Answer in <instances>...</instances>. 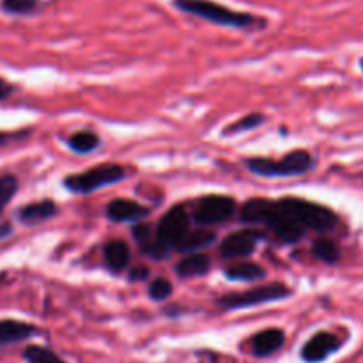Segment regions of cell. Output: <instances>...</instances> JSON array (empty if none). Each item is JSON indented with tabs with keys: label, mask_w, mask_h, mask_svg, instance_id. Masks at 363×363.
Segmentation results:
<instances>
[{
	"label": "cell",
	"mask_w": 363,
	"mask_h": 363,
	"mask_svg": "<svg viewBox=\"0 0 363 363\" xmlns=\"http://www.w3.org/2000/svg\"><path fill=\"white\" fill-rule=\"evenodd\" d=\"M314 156L305 149H296L284 156L282 160L269 158H252L247 160V167L250 172L262 177H291L303 176L314 169Z\"/></svg>",
	"instance_id": "3957f363"
},
{
	"label": "cell",
	"mask_w": 363,
	"mask_h": 363,
	"mask_svg": "<svg viewBox=\"0 0 363 363\" xmlns=\"http://www.w3.org/2000/svg\"><path fill=\"white\" fill-rule=\"evenodd\" d=\"M18 190V179L11 174L0 177V215H2L4 208L11 202V199L14 197Z\"/></svg>",
	"instance_id": "d4e9b609"
},
{
	"label": "cell",
	"mask_w": 363,
	"mask_h": 363,
	"mask_svg": "<svg viewBox=\"0 0 363 363\" xmlns=\"http://www.w3.org/2000/svg\"><path fill=\"white\" fill-rule=\"evenodd\" d=\"M342 339L330 332H318L303 344L300 351L301 360L305 363H323L342 347Z\"/></svg>",
	"instance_id": "ba28073f"
},
{
	"label": "cell",
	"mask_w": 363,
	"mask_h": 363,
	"mask_svg": "<svg viewBox=\"0 0 363 363\" xmlns=\"http://www.w3.org/2000/svg\"><path fill=\"white\" fill-rule=\"evenodd\" d=\"M262 123H264V116H261V113H248V116H245L243 119H240L238 123L230 124V126L223 131V135L229 137V135L245 133V131L255 130V128L261 126Z\"/></svg>",
	"instance_id": "603a6c76"
},
{
	"label": "cell",
	"mask_w": 363,
	"mask_h": 363,
	"mask_svg": "<svg viewBox=\"0 0 363 363\" xmlns=\"http://www.w3.org/2000/svg\"><path fill=\"white\" fill-rule=\"evenodd\" d=\"M190 230V216L184 211V208H172L167 215L162 216L156 229V240L167 250L177 248L186 233Z\"/></svg>",
	"instance_id": "52a82bcc"
},
{
	"label": "cell",
	"mask_w": 363,
	"mask_h": 363,
	"mask_svg": "<svg viewBox=\"0 0 363 363\" xmlns=\"http://www.w3.org/2000/svg\"><path fill=\"white\" fill-rule=\"evenodd\" d=\"M39 7V0H2V9L9 14H25L35 13Z\"/></svg>",
	"instance_id": "cb8c5ba5"
},
{
	"label": "cell",
	"mask_w": 363,
	"mask_h": 363,
	"mask_svg": "<svg viewBox=\"0 0 363 363\" xmlns=\"http://www.w3.org/2000/svg\"><path fill=\"white\" fill-rule=\"evenodd\" d=\"M124 176H126L124 167L116 165V163H103V165L85 170V172L67 176L64 179V186L73 194H91L99 188L119 183Z\"/></svg>",
	"instance_id": "277c9868"
},
{
	"label": "cell",
	"mask_w": 363,
	"mask_h": 363,
	"mask_svg": "<svg viewBox=\"0 0 363 363\" xmlns=\"http://www.w3.org/2000/svg\"><path fill=\"white\" fill-rule=\"evenodd\" d=\"M291 296V289L280 282L266 284V286L254 287L245 293H234L227 294V296L220 298L218 305L225 311H233V308H245V307H254V305L261 303H272V301L286 300Z\"/></svg>",
	"instance_id": "5b68a950"
},
{
	"label": "cell",
	"mask_w": 363,
	"mask_h": 363,
	"mask_svg": "<svg viewBox=\"0 0 363 363\" xmlns=\"http://www.w3.org/2000/svg\"><path fill=\"white\" fill-rule=\"evenodd\" d=\"M360 67H362V71H363V59H360Z\"/></svg>",
	"instance_id": "f546056e"
},
{
	"label": "cell",
	"mask_w": 363,
	"mask_h": 363,
	"mask_svg": "<svg viewBox=\"0 0 363 363\" xmlns=\"http://www.w3.org/2000/svg\"><path fill=\"white\" fill-rule=\"evenodd\" d=\"M236 201L227 195H206L195 204L194 220L199 225H216L236 215Z\"/></svg>",
	"instance_id": "8992f818"
},
{
	"label": "cell",
	"mask_w": 363,
	"mask_h": 363,
	"mask_svg": "<svg viewBox=\"0 0 363 363\" xmlns=\"http://www.w3.org/2000/svg\"><path fill=\"white\" fill-rule=\"evenodd\" d=\"M227 279L230 280H241V282H255L266 277L264 268L257 264V262H238V264L229 266L225 269Z\"/></svg>",
	"instance_id": "d6986e66"
},
{
	"label": "cell",
	"mask_w": 363,
	"mask_h": 363,
	"mask_svg": "<svg viewBox=\"0 0 363 363\" xmlns=\"http://www.w3.org/2000/svg\"><path fill=\"white\" fill-rule=\"evenodd\" d=\"M312 252L325 264H337L340 261L339 247L332 240H328V238H319V240H315Z\"/></svg>",
	"instance_id": "44dd1931"
},
{
	"label": "cell",
	"mask_w": 363,
	"mask_h": 363,
	"mask_svg": "<svg viewBox=\"0 0 363 363\" xmlns=\"http://www.w3.org/2000/svg\"><path fill=\"white\" fill-rule=\"evenodd\" d=\"M67 145H69L71 151L78 152V155H89L99 147V137L92 131H78L73 137H69Z\"/></svg>",
	"instance_id": "ffe728a7"
},
{
	"label": "cell",
	"mask_w": 363,
	"mask_h": 363,
	"mask_svg": "<svg viewBox=\"0 0 363 363\" xmlns=\"http://www.w3.org/2000/svg\"><path fill=\"white\" fill-rule=\"evenodd\" d=\"M133 236L137 240V243H140V247L147 245L155 238L152 236V229L147 223H137V225H133Z\"/></svg>",
	"instance_id": "4316f807"
},
{
	"label": "cell",
	"mask_w": 363,
	"mask_h": 363,
	"mask_svg": "<svg viewBox=\"0 0 363 363\" xmlns=\"http://www.w3.org/2000/svg\"><path fill=\"white\" fill-rule=\"evenodd\" d=\"M172 293H174L172 282H170L169 279H163V277L155 279L151 282V286H149V296L156 301L167 300Z\"/></svg>",
	"instance_id": "484cf974"
},
{
	"label": "cell",
	"mask_w": 363,
	"mask_h": 363,
	"mask_svg": "<svg viewBox=\"0 0 363 363\" xmlns=\"http://www.w3.org/2000/svg\"><path fill=\"white\" fill-rule=\"evenodd\" d=\"M277 204L282 211L293 216L305 230H315V233L325 234L332 233L339 225V216L326 206L298 197H286Z\"/></svg>",
	"instance_id": "7a4b0ae2"
},
{
	"label": "cell",
	"mask_w": 363,
	"mask_h": 363,
	"mask_svg": "<svg viewBox=\"0 0 363 363\" xmlns=\"http://www.w3.org/2000/svg\"><path fill=\"white\" fill-rule=\"evenodd\" d=\"M275 202L266 201V199H252L245 202L241 208V220L247 223H262L264 225L268 216L272 215Z\"/></svg>",
	"instance_id": "2e32d148"
},
{
	"label": "cell",
	"mask_w": 363,
	"mask_h": 363,
	"mask_svg": "<svg viewBox=\"0 0 363 363\" xmlns=\"http://www.w3.org/2000/svg\"><path fill=\"white\" fill-rule=\"evenodd\" d=\"M215 240L216 234L209 229L188 230L186 236H184L183 240H181V243L177 245V250L183 252V254H197L199 250L215 243Z\"/></svg>",
	"instance_id": "e0dca14e"
},
{
	"label": "cell",
	"mask_w": 363,
	"mask_h": 363,
	"mask_svg": "<svg viewBox=\"0 0 363 363\" xmlns=\"http://www.w3.org/2000/svg\"><path fill=\"white\" fill-rule=\"evenodd\" d=\"M149 277V269L145 268V266H137V268L131 269L130 273V279L133 280V282H140V280H145Z\"/></svg>",
	"instance_id": "83f0119b"
},
{
	"label": "cell",
	"mask_w": 363,
	"mask_h": 363,
	"mask_svg": "<svg viewBox=\"0 0 363 363\" xmlns=\"http://www.w3.org/2000/svg\"><path fill=\"white\" fill-rule=\"evenodd\" d=\"M174 6L177 9L184 11L188 14L202 18L211 23L222 25V27L233 28H255L262 27L264 20L254 16V14L241 13V11H233L225 6L213 2V0H174Z\"/></svg>",
	"instance_id": "6da1fadb"
},
{
	"label": "cell",
	"mask_w": 363,
	"mask_h": 363,
	"mask_svg": "<svg viewBox=\"0 0 363 363\" xmlns=\"http://www.w3.org/2000/svg\"><path fill=\"white\" fill-rule=\"evenodd\" d=\"M23 358L27 363H67L52 350L43 346H28L23 351Z\"/></svg>",
	"instance_id": "7402d4cb"
},
{
	"label": "cell",
	"mask_w": 363,
	"mask_h": 363,
	"mask_svg": "<svg viewBox=\"0 0 363 363\" xmlns=\"http://www.w3.org/2000/svg\"><path fill=\"white\" fill-rule=\"evenodd\" d=\"M264 240V234L255 229L238 230L229 234L220 247V254L223 259H243L255 252L257 245Z\"/></svg>",
	"instance_id": "9c48e42d"
},
{
	"label": "cell",
	"mask_w": 363,
	"mask_h": 363,
	"mask_svg": "<svg viewBox=\"0 0 363 363\" xmlns=\"http://www.w3.org/2000/svg\"><path fill=\"white\" fill-rule=\"evenodd\" d=\"M13 91H14L13 85H11L9 82H6V80H2V78H0V99H6L7 96H9Z\"/></svg>",
	"instance_id": "f1b7e54d"
},
{
	"label": "cell",
	"mask_w": 363,
	"mask_h": 363,
	"mask_svg": "<svg viewBox=\"0 0 363 363\" xmlns=\"http://www.w3.org/2000/svg\"><path fill=\"white\" fill-rule=\"evenodd\" d=\"M264 225L268 227L273 233V236L279 241H282V243H298V241L305 236V233H307L293 216L287 215L286 211H282L277 202L272 215L268 216Z\"/></svg>",
	"instance_id": "30bf717a"
},
{
	"label": "cell",
	"mask_w": 363,
	"mask_h": 363,
	"mask_svg": "<svg viewBox=\"0 0 363 363\" xmlns=\"http://www.w3.org/2000/svg\"><path fill=\"white\" fill-rule=\"evenodd\" d=\"M286 344V333L279 328H268L255 333L250 340L252 353L257 358H266L275 354L277 351L282 350Z\"/></svg>",
	"instance_id": "8fae6325"
},
{
	"label": "cell",
	"mask_w": 363,
	"mask_h": 363,
	"mask_svg": "<svg viewBox=\"0 0 363 363\" xmlns=\"http://www.w3.org/2000/svg\"><path fill=\"white\" fill-rule=\"evenodd\" d=\"M209 261L208 255L204 254H190L176 266V273L183 279H194V277H202L209 272Z\"/></svg>",
	"instance_id": "ac0fdd59"
},
{
	"label": "cell",
	"mask_w": 363,
	"mask_h": 363,
	"mask_svg": "<svg viewBox=\"0 0 363 363\" xmlns=\"http://www.w3.org/2000/svg\"><path fill=\"white\" fill-rule=\"evenodd\" d=\"M149 215V209L130 199H116L106 208V216L112 222H138Z\"/></svg>",
	"instance_id": "7c38bea8"
},
{
	"label": "cell",
	"mask_w": 363,
	"mask_h": 363,
	"mask_svg": "<svg viewBox=\"0 0 363 363\" xmlns=\"http://www.w3.org/2000/svg\"><path fill=\"white\" fill-rule=\"evenodd\" d=\"M103 257H105V264L108 266V269L119 273L130 264V247L121 240L108 241L105 245V250H103Z\"/></svg>",
	"instance_id": "5bb4252c"
},
{
	"label": "cell",
	"mask_w": 363,
	"mask_h": 363,
	"mask_svg": "<svg viewBox=\"0 0 363 363\" xmlns=\"http://www.w3.org/2000/svg\"><path fill=\"white\" fill-rule=\"evenodd\" d=\"M35 333V328L28 323L13 321V319H6L0 321V346H9V344L21 342V340L30 339Z\"/></svg>",
	"instance_id": "4fadbf2b"
},
{
	"label": "cell",
	"mask_w": 363,
	"mask_h": 363,
	"mask_svg": "<svg viewBox=\"0 0 363 363\" xmlns=\"http://www.w3.org/2000/svg\"><path fill=\"white\" fill-rule=\"evenodd\" d=\"M57 215V206L55 202L52 201H41L34 202V204H28L25 208L20 209L18 216L23 223L27 225H34V223L45 222V220L52 218V216Z\"/></svg>",
	"instance_id": "9a60e30c"
}]
</instances>
